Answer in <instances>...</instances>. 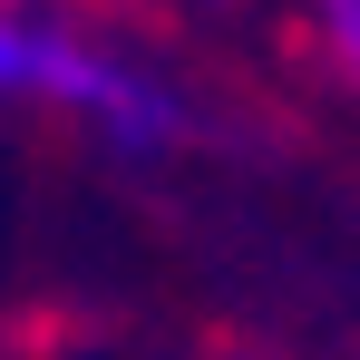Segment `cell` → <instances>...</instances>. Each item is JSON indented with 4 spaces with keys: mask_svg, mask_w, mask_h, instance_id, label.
Listing matches in <instances>:
<instances>
[{
    "mask_svg": "<svg viewBox=\"0 0 360 360\" xmlns=\"http://www.w3.org/2000/svg\"><path fill=\"white\" fill-rule=\"evenodd\" d=\"M321 30H331V59L360 49V0H321Z\"/></svg>",
    "mask_w": 360,
    "mask_h": 360,
    "instance_id": "7a4b0ae2",
    "label": "cell"
},
{
    "mask_svg": "<svg viewBox=\"0 0 360 360\" xmlns=\"http://www.w3.org/2000/svg\"><path fill=\"white\" fill-rule=\"evenodd\" d=\"M0 88H39V98H68V108H98L108 136H117L127 156H146V146L176 136V108H166L146 78H127L117 59L78 49V39L39 30V20H20V10H0Z\"/></svg>",
    "mask_w": 360,
    "mask_h": 360,
    "instance_id": "6da1fadb",
    "label": "cell"
}]
</instances>
